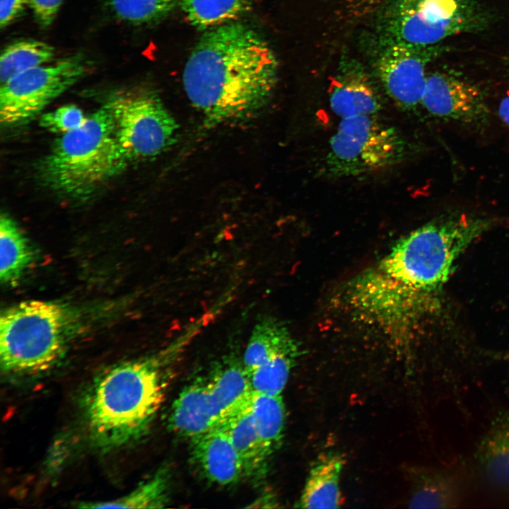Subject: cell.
I'll return each mask as SVG.
<instances>
[{"label": "cell", "mask_w": 509, "mask_h": 509, "mask_svg": "<svg viewBox=\"0 0 509 509\" xmlns=\"http://www.w3.org/2000/svg\"><path fill=\"white\" fill-rule=\"evenodd\" d=\"M278 62L265 40L237 21L208 30L188 58L186 95L209 128L251 119L269 102Z\"/></svg>", "instance_id": "1"}, {"label": "cell", "mask_w": 509, "mask_h": 509, "mask_svg": "<svg viewBox=\"0 0 509 509\" xmlns=\"http://www.w3.org/2000/svg\"><path fill=\"white\" fill-rule=\"evenodd\" d=\"M74 315L57 303L28 300L2 312L0 361L6 373L44 371L64 351L74 325Z\"/></svg>", "instance_id": "5"}, {"label": "cell", "mask_w": 509, "mask_h": 509, "mask_svg": "<svg viewBox=\"0 0 509 509\" xmlns=\"http://www.w3.org/2000/svg\"><path fill=\"white\" fill-rule=\"evenodd\" d=\"M250 402L257 431L271 457L280 446L285 431L286 408L281 395L252 391Z\"/></svg>", "instance_id": "22"}, {"label": "cell", "mask_w": 509, "mask_h": 509, "mask_svg": "<svg viewBox=\"0 0 509 509\" xmlns=\"http://www.w3.org/2000/svg\"><path fill=\"white\" fill-rule=\"evenodd\" d=\"M86 119L78 107L66 105L42 115L40 125L50 132L64 134L81 126Z\"/></svg>", "instance_id": "28"}, {"label": "cell", "mask_w": 509, "mask_h": 509, "mask_svg": "<svg viewBox=\"0 0 509 509\" xmlns=\"http://www.w3.org/2000/svg\"><path fill=\"white\" fill-rule=\"evenodd\" d=\"M299 348L287 327L273 317H263L256 322L242 358L250 374L269 359Z\"/></svg>", "instance_id": "19"}, {"label": "cell", "mask_w": 509, "mask_h": 509, "mask_svg": "<svg viewBox=\"0 0 509 509\" xmlns=\"http://www.w3.org/2000/svg\"><path fill=\"white\" fill-rule=\"evenodd\" d=\"M250 400V397L225 416L220 425L227 432L238 453L244 478L259 482L266 476L270 457L257 431Z\"/></svg>", "instance_id": "14"}, {"label": "cell", "mask_w": 509, "mask_h": 509, "mask_svg": "<svg viewBox=\"0 0 509 509\" xmlns=\"http://www.w3.org/2000/svg\"><path fill=\"white\" fill-rule=\"evenodd\" d=\"M254 0H180L187 20L199 29L208 30L235 22L248 11Z\"/></svg>", "instance_id": "23"}, {"label": "cell", "mask_w": 509, "mask_h": 509, "mask_svg": "<svg viewBox=\"0 0 509 509\" xmlns=\"http://www.w3.org/2000/svg\"><path fill=\"white\" fill-rule=\"evenodd\" d=\"M408 148L401 131L375 115L343 118L330 138L322 171L332 178L368 174L400 163Z\"/></svg>", "instance_id": "6"}, {"label": "cell", "mask_w": 509, "mask_h": 509, "mask_svg": "<svg viewBox=\"0 0 509 509\" xmlns=\"http://www.w3.org/2000/svg\"><path fill=\"white\" fill-rule=\"evenodd\" d=\"M493 221L466 216L428 223L402 238L357 283L365 301L388 315L421 308L437 295L456 260Z\"/></svg>", "instance_id": "2"}, {"label": "cell", "mask_w": 509, "mask_h": 509, "mask_svg": "<svg viewBox=\"0 0 509 509\" xmlns=\"http://www.w3.org/2000/svg\"><path fill=\"white\" fill-rule=\"evenodd\" d=\"M54 57V47L44 42L31 39L13 42L1 54V85L23 71L51 62Z\"/></svg>", "instance_id": "25"}, {"label": "cell", "mask_w": 509, "mask_h": 509, "mask_svg": "<svg viewBox=\"0 0 509 509\" xmlns=\"http://www.w3.org/2000/svg\"><path fill=\"white\" fill-rule=\"evenodd\" d=\"M376 74L386 94L402 110H411L421 101L426 84V67L441 51L435 46L385 43Z\"/></svg>", "instance_id": "10"}, {"label": "cell", "mask_w": 509, "mask_h": 509, "mask_svg": "<svg viewBox=\"0 0 509 509\" xmlns=\"http://www.w3.org/2000/svg\"><path fill=\"white\" fill-rule=\"evenodd\" d=\"M344 461L334 452L320 455L313 463L299 501L302 508H337L341 504L340 476Z\"/></svg>", "instance_id": "18"}, {"label": "cell", "mask_w": 509, "mask_h": 509, "mask_svg": "<svg viewBox=\"0 0 509 509\" xmlns=\"http://www.w3.org/2000/svg\"><path fill=\"white\" fill-rule=\"evenodd\" d=\"M177 0H101L116 20L130 25H147L167 16Z\"/></svg>", "instance_id": "26"}, {"label": "cell", "mask_w": 509, "mask_h": 509, "mask_svg": "<svg viewBox=\"0 0 509 509\" xmlns=\"http://www.w3.org/2000/svg\"><path fill=\"white\" fill-rule=\"evenodd\" d=\"M208 383L222 419L247 400L252 392L250 376L242 361L233 356L224 360L215 368Z\"/></svg>", "instance_id": "20"}, {"label": "cell", "mask_w": 509, "mask_h": 509, "mask_svg": "<svg viewBox=\"0 0 509 509\" xmlns=\"http://www.w3.org/2000/svg\"><path fill=\"white\" fill-rule=\"evenodd\" d=\"M160 362L156 358L124 362L93 381L83 406L89 435L98 447L118 448L146 433L164 399Z\"/></svg>", "instance_id": "3"}, {"label": "cell", "mask_w": 509, "mask_h": 509, "mask_svg": "<svg viewBox=\"0 0 509 509\" xmlns=\"http://www.w3.org/2000/svg\"><path fill=\"white\" fill-rule=\"evenodd\" d=\"M409 508H454L460 501L458 482L446 470L415 467L409 469Z\"/></svg>", "instance_id": "17"}, {"label": "cell", "mask_w": 509, "mask_h": 509, "mask_svg": "<svg viewBox=\"0 0 509 509\" xmlns=\"http://www.w3.org/2000/svg\"><path fill=\"white\" fill-rule=\"evenodd\" d=\"M421 105L435 117L465 123L482 121L488 113L478 88L440 72L427 76Z\"/></svg>", "instance_id": "11"}, {"label": "cell", "mask_w": 509, "mask_h": 509, "mask_svg": "<svg viewBox=\"0 0 509 509\" xmlns=\"http://www.w3.org/2000/svg\"><path fill=\"white\" fill-rule=\"evenodd\" d=\"M106 104L117 141L128 160L155 158L176 141L177 123L152 88L119 90Z\"/></svg>", "instance_id": "7"}, {"label": "cell", "mask_w": 509, "mask_h": 509, "mask_svg": "<svg viewBox=\"0 0 509 509\" xmlns=\"http://www.w3.org/2000/svg\"><path fill=\"white\" fill-rule=\"evenodd\" d=\"M33 259L28 239L8 215L0 218V279L6 284L16 283Z\"/></svg>", "instance_id": "21"}, {"label": "cell", "mask_w": 509, "mask_h": 509, "mask_svg": "<svg viewBox=\"0 0 509 509\" xmlns=\"http://www.w3.org/2000/svg\"><path fill=\"white\" fill-rule=\"evenodd\" d=\"M329 106L341 119L375 115L382 108L381 98L367 74L356 66L342 69L332 82Z\"/></svg>", "instance_id": "15"}, {"label": "cell", "mask_w": 509, "mask_h": 509, "mask_svg": "<svg viewBox=\"0 0 509 509\" xmlns=\"http://www.w3.org/2000/svg\"><path fill=\"white\" fill-rule=\"evenodd\" d=\"M88 62L81 54L23 71L0 89V121L17 126L38 115L55 98L87 73Z\"/></svg>", "instance_id": "9"}, {"label": "cell", "mask_w": 509, "mask_h": 509, "mask_svg": "<svg viewBox=\"0 0 509 509\" xmlns=\"http://www.w3.org/2000/svg\"><path fill=\"white\" fill-rule=\"evenodd\" d=\"M498 113L503 122L509 127V93L501 100Z\"/></svg>", "instance_id": "31"}, {"label": "cell", "mask_w": 509, "mask_h": 509, "mask_svg": "<svg viewBox=\"0 0 509 509\" xmlns=\"http://www.w3.org/2000/svg\"><path fill=\"white\" fill-rule=\"evenodd\" d=\"M170 474L165 468L124 497L107 502L78 503L81 508H160L169 502Z\"/></svg>", "instance_id": "24"}, {"label": "cell", "mask_w": 509, "mask_h": 509, "mask_svg": "<svg viewBox=\"0 0 509 509\" xmlns=\"http://www.w3.org/2000/svg\"><path fill=\"white\" fill-rule=\"evenodd\" d=\"M299 348L281 353L262 363L250 374L253 392L281 395L299 356Z\"/></svg>", "instance_id": "27"}, {"label": "cell", "mask_w": 509, "mask_h": 509, "mask_svg": "<svg viewBox=\"0 0 509 509\" xmlns=\"http://www.w3.org/2000/svg\"><path fill=\"white\" fill-rule=\"evenodd\" d=\"M127 161L105 104L86 117L81 126L62 134L54 142L40 171L42 180L53 191L83 198L119 174Z\"/></svg>", "instance_id": "4"}, {"label": "cell", "mask_w": 509, "mask_h": 509, "mask_svg": "<svg viewBox=\"0 0 509 509\" xmlns=\"http://www.w3.org/2000/svg\"><path fill=\"white\" fill-rule=\"evenodd\" d=\"M221 419L208 381L198 380L186 386L177 397L167 422L171 431L192 439L218 426Z\"/></svg>", "instance_id": "13"}, {"label": "cell", "mask_w": 509, "mask_h": 509, "mask_svg": "<svg viewBox=\"0 0 509 509\" xmlns=\"http://www.w3.org/2000/svg\"><path fill=\"white\" fill-rule=\"evenodd\" d=\"M475 457L492 486L509 490V411H500L479 442Z\"/></svg>", "instance_id": "16"}, {"label": "cell", "mask_w": 509, "mask_h": 509, "mask_svg": "<svg viewBox=\"0 0 509 509\" xmlns=\"http://www.w3.org/2000/svg\"><path fill=\"white\" fill-rule=\"evenodd\" d=\"M29 0H0V26L3 29L8 27L20 17Z\"/></svg>", "instance_id": "30"}, {"label": "cell", "mask_w": 509, "mask_h": 509, "mask_svg": "<svg viewBox=\"0 0 509 509\" xmlns=\"http://www.w3.org/2000/svg\"><path fill=\"white\" fill-rule=\"evenodd\" d=\"M63 0H29V6L38 25L48 28L54 21Z\"/></svg>", "instance_id": "29"}, {"label": "cell", "mask_w": 509, "mask_h": 509, "mask_svg": "<svg viewBox=\"0 0 509 509\" xmlns=\"http://www.w3.org/2000/svg\"><path fill=\"white\" fill-rule=\"evenodd\" d=\"M190 440L192 462L208 481L228 486L244 478L238 453L220 424Z\"/></svg>", "instance_id": "12"}, {"label": "cell", "mask_w": 509, "mask_h": 509, "mask_svg": "<svg viewBox=\"0 0 509 509\" xmlns=\"http://www.w3.org/2000/svg\"><path fill=\"white\" fill-rule=\"evenodd\" d=\"M486 18L468 0H397L388 10L385 43L435 46L441 40L481 28Z\"/></svg>", "instance_id": "8"}]
</instances>
